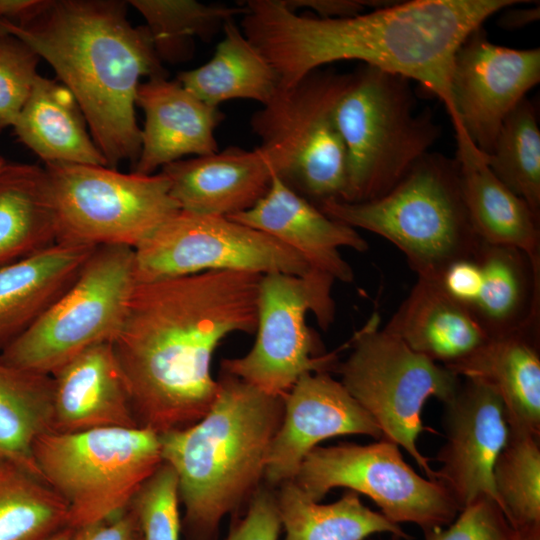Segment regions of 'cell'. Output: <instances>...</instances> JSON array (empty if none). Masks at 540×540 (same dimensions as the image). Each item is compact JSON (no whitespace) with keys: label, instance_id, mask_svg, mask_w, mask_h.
<instances>
[{"label":"cell","instance_id":"8","mask_svg":"<svg viewBox=\"0 0 540 540\" xmlns=\"http://www.w3.org/2000/svg\"><path fill=\"white\" fill-rule=\"evenodd\" d=\"M379 322L374 314L353 335L350 354L333 371L375 420L382 438L404 448L427 478L436 480L429 458L418 449L419 436L427 430L421 414L431 397L443 404L452 399L461 377L412 351L401 339L381 329Z\"/></svg>","mask_w":540,"mask_h":540},{"label":"cell","instance_id":"37","mask_svg":"<svg viewBox=\"0 0 540 540\" xmlns=\"http://www.w3.org/2000/svg\"><path fill=\"white\" fill-rule=\"evenodd\" d=\"M38 55L16 38L0 33V130L13 126L38 77Z\"/></svg>","mask_w":540,"mask_h":540},{"label":"cell","instance_id":"19","mask_svg":"<svg viewBox=\"0 0 540 540\" xmlns=\"http://www.w3.org/2000/svg\"><path fill=\"white\" fill-rule=\"evenodd\" d=\"M161 173L180 210L230 216L250 209L266 194L278 167L273 152L260 145L178 160Z\"/></svg>","mask_w":540,"mask_h":540},{"label":"cell","instance_id":"40","mask_svg":"<svg viewBox=\"0 0 540 540\" xmlns=\"http://www.w3.org/2000/svg\"><path fill=\"white\" fill-rule=\"evenodd\" d=\"M70 540H143L140 524L129 505L105 520L73 529Z\"/></svg>","mask_w":540,"mask_h":540},{"label":"cell","instance_id":"18","mask_svg":"<svg viewBox=\"0 0 540 540\" xmlns=\"http://www.w3.org/2000/svg\"><path fill=\"white\" fill-rule=\"evenodd\" d=\"M227 217L275 238L299 254L310 269L342 282H351L354 273L339 249H368L354 228L328 217L278 174L254 206Z\"/></svg>","mask_w":540,"mask_h":540},{"label":"cell","instance_id":"43","mask_svg":"<svg viewBox=\"0 0 540 540\" xmlns=\"http://www.w3.org/2000/svg\"><path fill=\"white\" fill-rule=\"evenodd\" d=\"M38 0H0V20L16 19L29 11Z\"/></svg>","mask_w":540,"mask_h":540},{"label":"cell","instance_id":"36","mask_svg":"<svg viewBox=\"0 0 540 540\" xmlns=\"http://www.w3.org/2000/svg\"><path fill=\"white\" fill-rule=\"evenodd\" d=\"M179 503L177 475L163 462L130 502L138 517L143 540H179Z\"/></svg>","mask_w":540,"mask_h":540},{"label":"cell","instance_id":"29","mask_svg":"<svg viewBox=\"0 0 540 540\" xmlns=\"http://www.w3.org/2000/svg\"><path fill=\"white\" fill-rule=\"evenodd\" d=\"M223 38L204 65L179 73L177 81L208 105L250 99L266 105L279 90V79L267 59L234 22L223 26Z\"/></svg>","mask_w":540,"mask_h":540},{"label":"cell","instance_id":"15","mask_svg":"<svg viewBox=\"0 0 540 540\" xmlns=\"http://www.w3.org/2000/svg\"><path fill=\"white\" fill-rule=\"evenodd\" d=\"M540 81V50L491 42L482 27L455 53L450 92L456 141L471 140L485 155L506 117Z\"/></svg>","mask_w":540,"mask_h":540},{"label":"cell","instance_id":"30","mask_svg":"<svg viewBox=\"0 0 540 540\" xmlns=\"http://www.w3.org/2000/svg\"><path fill=\"white\" fill-rule=\"evenodd\" d=\"M275 500L284 540H364L377 533L412 540L398 524L365 506L353 490L333 503L320 504L289 480L278 486Z\"/></svg>","mask_w":540,"mask_h":540},{"label":"cell","instance_id":"2","mask_svg":"<svg viewBox=\"0 0 540 540\" xmlns=\"http://www.w3.org/2000/svg\"><path fill=\"white\" fill-rule=\"evenodd\" d=\"M519 0H412L370 12L321 18L290 10L283 0L243 4L242 31L289 88L323 65L358 60L413 80L454 109L450 77L464 40L496 14Z\"/></svg>","mask_w":540,"mask_h":540},{"label":"cell","instance_id":"44","mask_svg":"<svg viewBox=\"0 0 540 540\" xmlns=\"http://www.w3.org/2000/svg\"><path fill=\"white\" fill-rule=\"evenodd\" d=\"M519 540H540V526L518 531Z\"/></svg>","mask_w":540,"mask_h":540},{"label":"cell","instance_id":"12","mask_svg":"<svg viewBox=\"0 0 540 540\" xmlns=\"http://www.w3.org/2000/svg\"><path fill=\"white\" fill-rule=\"evenodd\" d=\"M52 194L57 243L135 249L180 210L160 172L144 175L114 168L45 164Z\"/></svg>","mask_w":540,"mask_h":540},{"label":"cell","instance_id":"13","mask_svg":"<svg viewBox=\"0 0 540 540\" xmlns=\"http://www.w3.org/2000/svg\"><path fill=\"white\" fill-rule=\"evenodd\" d=\"M293 481L314 502L338 487L364 494L391 522L413 523L423 532L448 526L461 511L439 481L417 474L399 446L384 438L366 445L317 446Z\"/></svg>","mask_w":540,"mask_h":540},{"label":"cell","instance_id":"41","mask_svg":"<svg viewBox=\"0 0 540 540\" xmlns=\"http://www.w3.org/2000/svg\"><path fill=\"white\" fill-rule=\"evenodd\" d=\"M285 5L292 11L302 8L310 9L321 18L350 17L362 13L367 6L375 8L386 5L378 1L361 0H283Z\"/></svg>","mask_w":540,"mask_h":540},{"label":"cell","instance_id":"23","mask_svg":"<svg viewBox=\"0 0 540 540\" xmlns=\"http://www.w3.org/2000/svg\"><path fill=\"white\" fill-rule=\"evenodd\" d=\"M383 329L444 367L463 360L489 338L472 313L436 279L423 277L417 278Z\"/></svg>","mask_w":540,"mask_h":540},{"label":"cell","instance_id":"46","mask_svg":"<svg viewBox=\"0 0 540 540\" xmlns=\"http://www.w3.org/2000/svg\"><path fill=\"white\" fill-rule=\"evenodd\" d=\"M5 164H6V162L4 161V159L0 155V170L4 167Z\"/></svg>","mask_w":540,"mask_h":540},{"label":"cell","instance_id":"6","mask_svg":"<svg viewBox=\"0 0 540 540\" xmlns=\"http://www.w3.org/2000/svg\"><path fill=\"white\" fill-rule=\"evenodd\" d=\"M409 82L365 65L337 100L334 120L347 157L344 202L385 195L440 136L430 114L416 113Z\"/></svg>","mask_w":540,"mask_h":540},{"label":"cell","instance_id":"11","mask_svg":"<svg viewBox=\"0 0 540 540\" xmlns=\"http://www.w3.org/2000/svg\"><path fill=\"white\" fill-rule=\"evenodd\" d=\"M334 281L332 276L312 269L301 276L262 275L255 343L246 355L223 359L221 370L281 397L302 375L334 370L336 352L325 353L305 321L310 311L322 329L332 324Z\"/></svg>","mask_w":540,"mask_h":540},{"label":"cell","instance_id":"38","mask_svg":"<svg viewBox=\"0 0 540 540\" xmlns=\"http://www.w3.org/2000/svg\"><path fill=\"white\" fill-rule=\"evenodd\" d=\"M424 533V540H519L499 503L483 495L461 509L446 529Z\"/></svg>","mask_w":540,"mask_h":540},{"label":"cell","instance_id":"45","mask_svg":"<svg viewBox=\"0 0 540 540\" xmlns=\"http://www.w3.org/2000/svg\"><path fill=\"white\" fill-rule=\"evenodd\" d=\"M72 533L73 528L65 527L53 535L49 540H70Z\"/></svg>","mask_w":540,"mask_h":540},{"label":"cell","instance_id":"7","mask_svg":"<svg viewBox=\"0 0 540 540\" xmlns=\"http://www.w3.org/2000/svg\"><path fill=\"white\" fill-rule=\"evenodd\" d=\"M33 455L42 479L67 504L73 529L124 510L163 463L159 435L146 428L46 432Z\"/></svg>","mask_w":540,"mask_h":540},{"label":"cell","instance_id":"22","mask_svg":"<svg viewBox=\"0 0 540 540\" xmlns=\"http://www.w3.org/2000/svg\"><path fill=\"white\" fill-rule=\"evenodd\" d=\"M446 368L491 387L504 404L510 427L540 435V322L489 337Z\"/></svg>","mask_w":540,"mask_h":540},{"label":"cell","instance_id":"34","mask_svg":"<svg viewBox=\"0 0 540 540\" xmlns=\"http://www.w3.org/2000/svg\"><path fill=\"white\" fill-rule=\"evenodd\" d=\"M144 17L159 58L183 59L191 53V39H210L229 20L244 13L242 5L204 4L192 0H131Z\"/></svg>","mask_w":540,"mask_h":540},{"label":"cell","instance_id":"25","mask_svg":"<svg viewBox=\"0 0 540 540\" xmlns=\"http://www.w3.org/2000/svg\"><path fill=\"white\" fill-rule=\"evenodd\" d=\"M94 248L57 243L0 267V352L73 284Z\"/></svg>","mask_w":540,"mask_h":540},{"label":"cell","instance_id":"16","mask_svg":"<svg viewBox=\"0 0 540 540\" xmlns=\"http://www.w3.org/2000/svg\"><path fill=\"white\" fill-rule=\"evenodd\" d=\"M445 442L437 453L436 480L460 509L488 495L497 502L493 468L506 444L508 420L504 404L488 385L464 379L444 403Z\"/></svg>","mask_w":540,"mask_h":540},{"label":"cell","instance_id":"27","mask_svg":"<svg viewBox=\"0 0 540 540\" xmlns=\"http://www.w3.org/2000/svg\"><path fill=\"white\" fill-rule=\"evenodd\" d=\"M86 126L71 92L41 75L13 125L19 140L45 164L107 166Z\"/></svg>","mask_w":540,"mask_h":540},{"label":"cell","instance_id":"3","mask_svg":"<svg viewBox=\"0 0 540 540\" xmlns=\"http://www.w3.org/2000/svg\"><path fill=\"white\" fill-rule=\"evenodd\" d=\"M10 35L46 60L74 96L107 166L136 163L135 117L140 78L165 75L146 27H134L126 4L107 0H38L17 19L0 20Z\"/></svg>","mask_w":540,"mask_h":540},{"label":"cell","instance_id":"24","mask_svg":"<svg viewBox=\"0 0 540 540\" xmlns=\"http://www.w3.org/2000/svg\"><path fill=\"white\" fill-rule=\"evenodd\" d=\"M456 144L463 198L475 233L487 244L524 252L540 270V217L492 173L485 154L470 140Z\"/></svg>","mask_w":540,"mask_h":540},{"label":"cell","instance_id":"14","mask_svg":"<svg viewBox=\"0 0 540 540\" xmlns=\"http://www.w3.org/2000/svg\"><path fill=\"white\" fill-rule=\"evenodd\" d=\"M138 282L207 271L305 275L306 261L275 238L227 216L179 210L135 249Z\"/></svg>","mask_w":540,"mask_h":540},{"label":"cell","instance_id":"10","mask_svg":"<svg viewBox=\"0 0 540 540\" xmlns=\"http://www.w3.org/2000/svg\"><path fill=\"white\" fill-rule=\"evenodd\" d=\"M137 283L133 248L95 247L73 284L0 356L51 375L84 350L113 340Z\"/></svg>","mask_w":540,"mask_h":540},{"label":"cell","instance_id":"39","mask_svg":"<svg viewBox=\"0 0 540 540\" xmlns=\"http://www.w3.org/2000/svg\"><path fill=\"white\" fill-rule=\"evenodd\" d=\"M275 491L260 486L243 515L234 518L226 540H278L281 531Z\"/></svg>","mask_w":540,"mask_h":540},{"label":"cell","instance_id":"42","mask_svg":"<svg viewBox=\"0 0 540 540\" xmlns=\"http://www.w3.org/2000/svg\"><path fill=\"white\" fill-rule=\"evenodd\" d=\"M509 8L503 10L499 19V24L503 29L521 28L539 19V6L513 10H509Z\"/></svg>","mask_w":540,"mask_h":540},{"label":"cell","instance_id":"20","mask_svg":"<svg viewBox=\"0 0 540 540\" xmlns=\"http://www.w3.org/2000/svg\"><path fill=\"white\" fill-rule=\"evenodd\" d=\"M136 104L145 114L141 148L133 172L150 175L183 156L218 152L215 130L224 118L218 107L200 100L165 75L140 83Z\"/></svg>","mask_w":540,"mask_h":540},{"label":"cell","instance_id":"17","mask_svg":"<svg viewBox=\"0 0 540 540\" xmlns=\"http://www.w3.org/2000/svg\"><path fill=\"white\" fill-rule=\"evenodd\" d=\"M353 434L382 439L375 420L329 372L302 375L284 396L283 418L266 461L267 486L293 480L321 441Z\"/></svg>","mask_w":540,"mask_h":540},{"label":"cell","instance_id":"28","mask_svg":"<svg viewBox=\"0 0 540 540\" xmlns=\"http://www.w3.org/2000/svg\"><path fill=\"white\" fill-rule=\"evenodd\" d=\"M57 244V223L45 168L5 164L0 170V267Z\"/></svg>","mask_w":540,"mask_h":540},{"label":"cell","instance_id":"1","mask_svg":"<svg viewBox=\"0 0 540 540\" xmlns=\"http://www.w3.org/2000/svg\"><path fill=\"white\" fill-rule=\"evenodd\" d=\"M261 274L207 271L138 282L111 341L140 428H187L213 405L220 342L257 327Z\"/></svg>","mask_w":540,"mask_h":540},{"label":"cell","instance_id":"4","mask_svg":"<svg viewBox=\"0 0 540 540\" xmlns=\"http://www.w3.org/2000/svg\"><path fill=\"white\" fill-rule=\"evenodd\" d=\"M217 382L216 399L202 419L159 435L162 460L177 475L185 540H217L222 518L248 504L283 418L284 397L223 371Z\"/></svg>","mask_w":540,"mask_h":540},{"label":"cell","instance_id":"26","mask_svg":"<svg viewBox=\"0 0 540 540\" xmlns=\"http://www.w3.org/2000/svg\"><path fill=\"white\" fill-rule=\"evenodd\" d=\"M481 278L467 308L489 337L540 321V270L522 251L481 242L474 254Z\"/></svg>","mask_w":540,"mask_h":540},{"label":"cell","instance_id":"33","mask_svg":"<svg viewBox=\"0 0 540 540\" xmlns=\"http://www.w3.org/2000/svg\"><path fill=\"white\" fill-rule=\"evenodd\" d=\"M485 159L492 173L540 217V129L527 98L506 117Z\"/></svg>","mask_w":540,"mask_h":540},{"label":"cell","instance_id":"35","mask_svg":"<svg viewBox=\"0 0 540 540\" xmlns=\"http://www.w3.org/2000/svg\"><path fill=\"white\" fill-rule=\"evenodd\" d=\"M493 483L498 503L517 531L540 526V435L509 426Z\"/></svg>","mask_w":540,"mask_h":540},{"label":"cell","instance_id":"32","mask_svg":"<svg viewBox=\"0 0 540 540\" xmlns=\"http://www.w3.org/2000/svg\"><path fill=\"white\" fill-rule=\"evenodd\" d=\"M65 527V501L42 478L0 462V540H49Z\"/></svg>","mask_w":540,"mask_h":540},{"label":"cell","instance_id":"31","mask_svg":"<svg viewBox=\"0 0 540 540\" xmlns=\"http://www.w3.org/2000/svg\"><path fill=\"white\" fill-rule=\"evenodd\" d=\"M52 396L51 375L16 367L0 356V462L42 478L33 447L51 430Z\"/></svg>","mask_w":540,"mask_h":540},{"label":"cell","instance_id":"9","mask_svg":"<svg viewBox=\"0 0 540 540\" xmlns=\"http://www.w3.org/2000/svg\"><path fill=\"white\" fill-rule=\"evenodd\" d=\"M352 74L314 70L253 114L251 127L277 162L278 175L316 206L345 198L346 149L334 107Z\"/></svg>","mask_w":540,"mask_h":540},{"label":"cell","instance_id":"21","mask_svg":"<svg viewBox=\"0 0 540 540\" xmlns=\"http://www.w3.org/2000/svg\"><path fill=\"white\" fill-rule=\"evenodd\" d=\"M51 377L50 432L140 428L111 342L84 350Z\"/></svg>","mask_w":540,"mask_h":540},{"label":"cell","instance_id":"5","mask_svg":"<svg viewBox=\"0 0 540 540\" xmlns=\"http://www.w3.org/2000/svg\"><path fill=\"white\" fill-rule=\"evenodd\" d=\"M328 217L394 244L418 277L438 279L451 263L473 256L482 242L463 198L458 163L427 153L385 195L364 202L326 200Z\"/></svg>","mask_w":540,"mask_h":540}]
</instances>
